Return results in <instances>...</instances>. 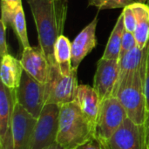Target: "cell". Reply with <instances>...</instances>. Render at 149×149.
Listing matches in <instances>:
<instances>
[{
  "label": "cell",
  "instance_id": "obj_22",
  "mask_svg": "<svg viewBox=\"0 0 149 149\" xmlns=\"http://www.w3.org/2000/svg\"><path fill=\"white\" fill-rule=\"evenodd\" d=\"M133 0H88L89 6H94L98 10L120 9L133 3Z\"/></svg>",
  "mask_w": 149,
  "mask_h": 149
},
{
  "label": "cell",
  "instance_id": "obj_8",
  "mask_svg": "<svg viewBox=\"0 0 149 149\" xmlns=\"http://www.w3.org/2000/svg\"><path fill=\"white\" fill-rule=\"evenodd\" d=\"M100 142L103 149H147L145 127L127 118L111 138Z\"/></svg>",
  "mask_w": 149,
  "mask_h": 149
},
{
  "label": "cell",
  "instance_id": "obj_9",
  "mask_svg": "<svg viewBox=\"0 0 149 149\" xmlns=\"http://www.w3.org/2000/svg\"><path fill=\"white\" fill-rule=\"evenodd\" d=\"M37 119L28 113L17 101L16 102L9 149H29Z\"/></svg>",
  "mask_w": 149,
  "mask_h": 149
},
{
  "label": "cell",
  "instance_id": "obj_16",
  "mask_svg": "<svg viewBox=\"0 0 149 149\" xmlns=\"http://www.w3.org/2000/svg\"><path fill=\"white\" fill-rule=\"evenodd\" d=\"M137 19L134 37L137 46L145 49L149 44V6L146 3L134 2L131 4Z\"/></svg>",
  "mask_w": 149,
  "mask_h": 149
},
{
  "label": "cell",
  "instance_id": "obj_27",
  "mask_svg": "<svg viewBox=\"0 0 149 149\" xmlns=\"http://www.w3.org/2000/svg\"><path fill=\"white\" fill-rule=\"evenodd\" d=\"M145 93L147 100V108L149 111V45L147 57V66H146V74H145Z\"/></svg>",
  "mask_w": 149,
  "mask_h": 149
},
{
  "label": "cell",
  "instance_id": "obj_26",
  "mask_svg": "<svg viewBox=\"0 0 149 149\" xmlns=\"http://www.w3.org/2000/svg\"><path fill=\"white\" fill-rule=\"evenodd\" d=\"M74 149H103V148H102V145L100 142V141L94 137V138L91 139L90 141H86V143L79 146L78 148Z\"/></svg>",
  "mask_w": 149,
  "mask_h": 149
},
{
  "label": "cell",
  "instance_id": "obj_20",
  "mask_svg": "<svg viewBox=\"0 0 149 149\" xmlns=\"http://www.w3.org/2000/svg\"><path fill=\"white\" fill-rule=\"evenodd\" d=\"M11 27L15 34L17 35V38L19 41L20 47H22V49L24 50L31 46L29 43L27 30H26V22H25V17H24L23 6L19 7L16 11L12 20Z\"/></svg>",
  "mask_w": 149,
  "mask_h": 149
},
{
  "label": "cell",
  "instance_id": "obj_15",
  "mask_svg": "<svg viewBox=\"0 0 149 149\" xmlns=\"http://www.w3.org/2000/svg\"><path fill=\"white\" fill-rule=\"evenodd\" d=\"M24 68L20 60L14 58L10 53L2 57L0 79L1 83L6 87L17 90L20 84Z\"/></svg>",
  "mask_w": 149,
  "mask_h": 149
},
{
  "label": "cell",
  "instance_id": "obj_4",
  "mask_svg": "<svg viewBox=\"0 0 149 149\" xmlns=\"http://www.w3.org/2000/svg\"><path fill=\"white\" fill-rule=\"evenodd\" d=\"M77 70L70 73H62L58 65H52L50 79L45 84V104H64L73 102L76 99L78 87Z\"/></svg>",
  "mask_w": 149,
  "mask_h": 149
},
{
  "label": "cell",
  "instance_id": "obj_21",
  "mask_svg": "<svg viewBox=\"0 0 149 149\" xmlns=\"http://www.w3.org/2000/svg\"><path fill=\"white\" fill-rule=\"evenodd\" d=\"M22 6V0H2L1 1V20L6 24L10 26L14 15L17 9Z\"/></svg>",
  "mask_w": 149,
  "mask_h": 149
},
{
  "label": "cell",
  "instance_id": "obj_23",
  "mask_svg": "<svg viewBox=\"0 0 149 149\" xmlns=\"http://www.w3.org/2000/svg\"><path fill=\"white\" fill-rule=\"evenodd\" d=\"M131 4L126 6L123 9L122 16H123V23H124L125 30H127L130 32H134V31L136 29L137 19H136L135 13H134Z\"/></svg>",
  "mask_w": 149,
  "mask_h": 149
},
{
  "label": "cell",
  "instance_id": "obj_24",
  "mask_svg": "<svg viewBox=\"0 0 149 149\" xmlns=\"http://www.w3.org/2000/svg\"><path fill=\"white\" fill-rule=\"evenodd\" d=\"M135 46H137V42L134 37V32H130L127 30H124L123 36H122V41H121V47H120V58L119 60L129 51L134 49Z\"/></svg>",
  "mask_w": 149,
  "mask_h": 149
},
{
  "label": "cell",
  "instance_id": "obj_7",
  "mask_svg": "<svg viewBox=\"0 0 149 149\" xmlns=\"http://www.w3.org/2000/svg\"><path fill=\"white\" fill-rule=\"evenodd\" d=\"M45 84L38 82L24 71L20 84L16 90L17 101L38 119L45 105Z\"/></svg>",
  "mask_w": 149,
  "mask_h": 149
},
{
  "label": "cell",
  "instance_id": "obj_28",
  "mask_svg": "<svg viewBox=\"0 0 149 149\" xmlns=\"http://www.w3.org/2000/svg\"><path fill=\"white\" fill-rule=\"evenodd\" d=\"M145 134H146V145L147 149H149V111H148L146 120H145Z\"/></svg>",
  "mask_w": 149,
  "mask_h": 149
},
{
  "label": "cell",
  "instance_id": "obj_25",
  "mask_svg": "<svg viewBox=\"0 0 149 149\" xmlns=\"http://www.w3.org/2000/svg\"><path fill=\"white\" fill-rule=\"evenodd\" d=\"M7 26L3 20H0V56L3 57L9 53L8 45H7V37H6Z\"/></svg>",
  "mask_w": 149,
  "mask_h": 149
},
{
  "label": "cell",
  "instance_id": "obj_31",
  "mask_svg": "<svg viewBox=\"0 0 149 149\" xmlns=\"http://www.w3.org/2000/svg\"><path fill=\"white\" fill-rule=\"evenodd\" d=\"M147 3H148V5L149 6V0H148V2H147Z\"/></svg>",
  "mask_w": 149,
  "mask_h": 149
},
{
  "label": "cell",
  "instance_id": "obj_19",
  "mask_svg": "<svg viewBox=\"0 0 149 149\" xmlns=\"http://www.w3.org/2000/svg\"><path fill=\"white\" fill-rule=\"evenodd\" d=\"M124 30H125V27H124V23H123V16L121 13L120 17H118L116 24L111 32V35L107 41V45L106 46L105 52L102 56L103 58L119 60Z\"/></svg>",
  "mask_w": 149,
  "mask_h": 149
},
{
  "label": "cell",
  "instance_id": "obj_29",
  "mask_svg": "<svg viewBox=\"0 0 149 149\" xmlns=\"http://www.w3.org/2000/svg\"><path fill=\"white\" fill-rule=\"evenodd\" d=\"M44 149H64L59 144H58L57 142H55L54 144H52V145H51V146H49V147H47V148H45Z\"/></svg>",
  "mask_w": 149,
  "mask_h": 149
},
{
  "label": "cell",
  "instance_id": "obj_1",
  "mask_svg": "<svg viewBox=\"0 0 149 149\" xmlns=\"http://www.w3.org/2000/svg\"><path fill=\"white\" fill-rule=\"evenodd\" d=\"M38 31V45L50 64L56 65L54 45L63 35L67 17V0H27Z\"/></svg>",
  "mask_w": 149,
  "mask_h": 149
},
{
  "label": "cell",
  "instance_id": "obj_13",
  "mask_svg": "<svg viewBox=\"0 0 149 149\" xmlns=\"http://www.w3.org/2000/svg\"><path fill=\"white\" fill-rule=\"evenodd\" d=\"M99 21L98 15L89 23L72 42V65L74 70L78 68L82 60L93 51L97 45L96 29Z\"/></svg>",
  "mask_w": 149,
  "mask_h": 149
},
{
  "label": "cell",
  "instance_id": "obj_6",
  "mask_svg": "<svg viewBox=\"0 0 149 149\" xmlns=\"http://www.w3.org/2000/svg\"><path fill=\"white\" fill-rule=\"evenodd\" d=\"M59 113V105H45L37 119L29 149H44L57 142Z\"/></svg>",
  "mask_w": 149,
  "mask_h": 149
},
{
  "label": "cell",
  "instance_id": "obj_5",
  "mask_svg": "<svg viewBox=\"0 0 149 149\" xmlns=\"http://www.w3.org/2000/svg\"><path fill=\"white\" fill-rule=\"evenodd\" d=\"M127 119V112L116 97L104 100L100 103L95 124V138L100 141L108 140Z\"/></svg>",
  "mask_w": 149,
  "mask_h": 149
},
{
  "label": "cell",
  "instance_id": "obj_10",
  "mask_svg": "<svg viewBox=\"0 0 149 149\" xmlns=\"http://www.w3.org/2000/svg\"><path fill=\"white\" fill-rule=\"evenodd\" d=\"M120 74L119 60L101 58L97 64L93 79V88L100 101L113 95Z\"/></svg>",
  "mask_w": 149,
  "mask_h": 149
},
{
  "label": "cell",
  "instance_id": "obj_2",
  "mask_svg": "<svg viewBox=\"0 0 149 149\" xmlns=\"http://www.w3.org/2000/svg\"><path fill=\"white\" fill-rule=\"evenodd\" d=\"M147 59L136 72L120 79L113 97H116L125 108L127 118L138 125H144L148 108L145 93V74Z\"/></svg>",
  "mask_w": 149,
  "mask_h": 149
},
{
  "label": "cell",
  "instance_id": "obj_12",
  "mask_svg": "<svg viewBox=\"0 0 149 149\" xmlns=\"http://www.w3.org/2000/svg\"><path fill=\"white\" fill-rule=\"evenodd\" d=\"M17 102L16 90L10 89L1 83L0 86V149H9L11 123Z\"/></svg>",
  "mask_w": 149,
  "mask_h": 149
},
{
  "label": "cell",
  "instance_id": "obj_30",
  "mask_svg": "<svg viewBox=\"0 0 149 149\" xmlns=\"http://www.w3.org/2000/svg\"><path fill=\"white\" fill-rule=\"evenodd\" d=\"M139 2H141V3H147L148 0H139Z\"/></svg>",
  "mask_w": 149,
  "mask_h": 149
},
{
  "label": "cell",
  "instance_id": "obj_17",
  "mask_svg": "<svg viewBox=\"0 0 149 149\" xmlns=\"http://www.w3.org/2000/svg\"><path fill=\"white\" fill-rule=\"evenodd\" d=\"M148 45L149 44L145 49H141L140 47L135 46L119 60L120 74L118 81L141 68V66L147 59Z\"/></svg>",
  "mask_w": 149,
  "mask_h": 149
},
{
  "label": "cell",
  "instance_id": "obj_11",
  "mask_svg": "<svg viewBox=\"0 0 149 149\" xmlns=\"http://www.w3.org/2000/svg\"><path fill=\"white\" fill-rule=\"evenodd\" d=\"M20 61L24 71L38 82L47 84L51 76L52 65L39 45L24 49Z\"/></svg>",
  "mask_w": 149,
  "mask_h": 149
},
{
  "label": "cell",
  "instance_id": "obj_14",
  "mask_svg": "<svg viewBox=\"0 0 149 149\" xmlns=\"http://www.w3.org/2000/svg\"><path fill=\"white\" fill-rule=\"evenodd\" d=\"M74 102L95 129V124L101 101L93 86L79 85Z\"/></svg>",
  "mask_w": 149,
  "mask_h": 149
},
{
  "label": "cell",
  "instance_id": "obj_18",
  "mask_svg": "<svg viewBox=\"0 0 149 149\" xmlns=\"http://www.w3.org/2000/svg\"><path fill=\"white\" fill-rule=\"evenodd\" d=\"M54 58L56 65L62 73H70L72 70V43L64 35L56 40L54 45Z\"/></svg>",
  "mask_w": 149,
  "mask_h": 149
},
{
  "label": "cell",
  "instance_id": "obj_3",
  "mask_svg": "<svg viewBox=\"0 0 149 149\" xmlns=\"http://www.w3.org/2000/svg\"><path fill=\"white\" fill-rule=\"evenodd\" d=\"M95 137V129L73 101L60 106L57 143L74 149Z\"/></svg>",
  "mask_w": 149,
  "mask_h": 149
}]
</instances>
